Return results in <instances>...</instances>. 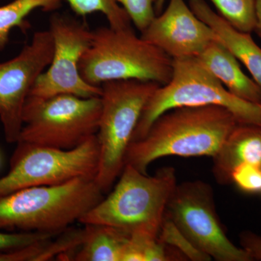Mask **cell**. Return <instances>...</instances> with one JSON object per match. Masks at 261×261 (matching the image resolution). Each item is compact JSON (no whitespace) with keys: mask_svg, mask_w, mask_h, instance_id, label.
<instances>
[{"mask_svg":"<svg viewBox=\"0 0 261 261\" xmlns=\"http://www.w3.org/2000/svg\"><path fill=\"white\" fill-rule=\"evenodd\" d=\"M255 13L256 22L253 32L256 33L261 39V0H255Z\"/></svg>","mask_w":261,"mask_h":261,"instance_id":"cb8c5ba5","label":"cell"},{"mask_svg":"<svg viewBox=\"0 0 261 261\" xmlns=\"http://www.w3.org/2000/svg\"><path fill=\"white\" fill-rule=\"evenodd\" d=\"M159 239L168 246L173 247L181 254L187 260H211L208 255L201 252L193 243L178 229L172 220L166 215L163 220Z\"/></svg>","mask_w":261,"mask_h":261,"instance_id":"d6986e66","label":"cell"},{"mask_svg":"<svg viewBox=\"0 0 261 261\" xmlns=\"http://www.w3.org/2000/svg\"><path fill=\"white\" fill-rule=\"evenodd\" d=\"M99 165L97 135L70 149L19 141L9 172L0 178V196L22 189L61 185L80 177H95Z\"/></svg>","mask_w":261,"mask_h":261,"instance_id":"ba28073f","label":"cell"},{"mask_svg":"<svg viewBox=\"0 0 261 261\" xmlns=\"http://www.w3.org/2000/svg\"><path fill=\"white\" fill-rule=\"evenodd\" d=\"M240 246L249 254L252 260H261V237L250 231L240 234Z\"/></svg>","mask_w":261,"mask_h":261,"instance_id":"603a6c76","label":"cell"},{"mask_svg":"<svg viewBox=\"0 0 261 261\" xmlns=\"http://www.w3.org/2000/svg\"><path fill=\"white\" fill-rule=\"evenodd\" d=\"M95 177L22 189L0 196V231L59 235L103 199Z\"/></svg>","mask_w":261,"mask_h":261,"instance_id":"7a4b0ae2","label":"cell"},{"mask_svg":"<svg viewBox=\"0 0 261 261\" xmlns=\"http://www.w3.org/2000/svg\"><path fill=\"white\" fill-rule=\"evenodd\" d=\"M166 215L201 252L218 261H252L228 238L220 221L210 185L202 181L176 185Z\"/></svg>","mask_w":261,"mask_h":261,"instance_id":"9c48e42d","label":"cell"},{"mask_svg":"<svg viewBox=\"0 0 261 261\" xmlns=\"http://www.w3.org/2000/svg\"><path fill=\"white\" fill-rule=\"evenodd\" d=\"M101 108L100 97H29L19 141L58 149L75 148L97 135Z\"/></svg>","mask_w":261,"mask_h":261,"instance_id":"52a82bcc","label":"cell"},{"mask_svg":"<svg viewBox=\"0 0 261 261\" xmlns=\"http://www.w3.org/2000/svg\"><path fill=\"white\" fill-rule=\"evenodd\" d=\"M116 187L79 222L106 225L130 234L159 237L168 201L177 181L172 167L161 168L154 176L125 165Z\"/></svg>","mask_w":261,"mask_h":261,"instance_id":"3957f363","label":"cell"},{"mask_svg":"<svg viewBox=\"0 0 261 261\" xmlns=\"http://www.w3.org/2000/svg\"><path fill=\"white\" fill-rule=\"evenodd\" d=\"M83 241L73 256L76 261H121L130 234L106 225H84Z\"/></svg>","mask_w":261,"mask_h":261,"instance_id":"2e32d148","label":"cell"},{"mask_svg":"<svg viewBox=\"0 0 261 261\" xmlns=\"http://www.w3.org/2000/svg\"><path fill=\"white\" fill-rule=\"evenodd\" d=\"M80 71L95 87L112 81L139 80L164 85L172 76L173 59L138 37L130 27H100L81 59Z\"/></svg>","mask_w":261,"mask_h":261,"instance_id":"277c9868","label":"cell"},{"mask_svg":"<svg viewBox=\"0 0 261 261\" xmlns=\"http://www.w3.org/2000/svg\"><path fill=\"white\" fill-rule=\"evenodd\" d=\"M63 0H13L0 6V51L9 42L10 34L15 28L28 27L27 19L34 10L56 12L62 6Z\"/></svg>","mask_w":261,"mask_h":261,"instance_id":"e0dca14e","label":"cell"},{"mask_svg":"<svg viewBox=\"0 0 261 261\" xmlns=\"http://www.w3.org/2000/svg\"><path fill=\"white\" fill-rule=\"evenodd\" d=\"M53 51L49 29L37 31L18 56L0 63V121L8 143L20 139L24 106L38 78L50 64Z\"/></svg>","mask_w":261,"mask_h":261,"instance_id":"8fae6325","label":"cell"},{"mask_svg":"<svg viewBox=\"0 0 261 261\" xmlns=\"http://www.w3.org/2000/svg\"><path fill=\"white\" fill-rule=\"evenodd\" d=\"M49 31L54 43L53 58L29 97L44 99L60 94L100 97L101 87L86 82L80 71L81 59L90 46L93 31L80 20L57 13L49 19Z\"/></svg>","mask_w":261,"mask_h":261,"instance_id":"30bf717a","label":"cell"},{"mask_svg":"<svg viewBox=\"0 0 261 261\" xmlns=\"http://www.w3.org/2000/svg\"><path fill=\"white\" fill-rule=\"evenodd\" d=\"M161 86L139 80L112 81L101 85L102 108L97 133L99 165L95 181L104 193L121 175L144 108Z\"/></svg>","mask_w":261,"mask_h":261,"instance_id":"8992f818","label":"cell"},{"mask_svg":"<svg viewBox=\"0 0 261 261\" xmlns=\"http://www.w3.org/2000/svg\"><path fill=\"white\" fill-rule=\"evenodd\" d=\"M212 159L214 178L221 185L231 183V173L239 166L261 168V127L239 123Z\"/></svg>","mask_w":261,"mask_h":261,"instance_id":"5bb4252c","label":"cell"},{"mask_svg":"<svg viewBox=\"0 0 261 261\" xmlns=\"http://www.w3.org/2000/svg\"><path fill=\"white\" fill-rule=\"evenodd\" d=\"M231 182L247 193L261 192V168L250 164L239 166L231 173Z\"/></svg>","mask_w":261,"mask_h":261,"instance_id":"44dd1931","label":"cell"},{"mask_svg":"<svg viewBox=\"0 0 261 261\" xmlns=\"http://www.w3.org/2000/svg\"><path fill=\"white\" fill-rule=\"evenodd\" d=\"M141 37L172 59L195 58L218 39L213 29L200 20L185 0H169L167 8L156 15Z\"/></svg>","mask_w":261,"mask_h":261,"instance_id":"7c38bea8","label":"cell"},{"mask_svg":"<svg viewBox=\"0 0 261 261\" xmlns=\"http://www.w3.org/2000/svg\"><path fill=\"white\" fill-rule=\"evenodd\" d=\"M56 234L40 232L4 233L0 231V252L13 250L55 238Z\"/></svg>","mask_w":261,"mask_h":261,"instance_id":"7402d4cb","label":"cell"},{"mask_svg":"<svg viewBox=\"0 0 261 261\" xmlns=\"http://www.w3.org/2000/svg\"><path fill=\"white\" fill-rule=\"evenodd\" d=\"M219 14L240 32L251 33L256 22L255 0H210Z\"/></svg>","mask_w":261,"mask_h":261,"instance_id":"ac0fdd59","label":"cell"},{"mask_svg":"<svg viewBox=\"0 0 261 261\" xmlns=\"http://www.w3.org/2000/svg\"><path fill=\"white\" fill-rule=\"evenodd\" d=\"M189 5L194 13L213 29L220 42L246 67L261 89V48L254 42L250 33L233 28L205 0H190Z\"/></svg>","mask_w":261,"mask_h":261,"instance_id":"4fadbf2b","label":"cell"},{"mask_svg":"<svg viewBox=\"0 0 261 261\" xmlns=\"http://www.w3.org/2000/svg\"><path fill=\"white\" fill-rule=\"evenodd\" d=\"M228 92L244 100L261 104V89L242 70L240 63L219 39L195 57Z\"/></svg>","mask_w":261,"mask_h":261,"instance_id":"9a60e30c","label":"cell"},{"mask_svg":"<svg viewBox=\"0 0 261 261\" xmlns=\"http://www.w3.org/2000/svg\"><path fill=\"white\" fill-rule=\"evenodd\" d=\"M239 123L221 106L175 108L159 116L145 137L130 142L125 165L147 173L151 163L166 156L213 158Z\"/></svg>","mask_w":261,"mask_h":261,"instance_id":"6da1fadb","label":"cell"},{"mask_svg":"<svg viewBox=\"0 0 261 261\" xmlns=\"http://www.w3.org/2000/svg\"><path fill=\"white\" fill-rule=\"evenodd\" d=\"M126 12L130 21L141 33L155 18V6L159 0H115Z\"/></svg>","mask_w":261,"mask_h":261,"instance_id":"ffe728a7","label":"cell"},{"mask_svg":"<svg viewBox=\"0 0 261 261\" xmlns=\"http://www.w3.org/2000/svg\"><path fill=\"white\" fill-rule=\"evenodd\" d=\"M165 2H166V0H159V3H158L157 5L155 6L156 15H159L160 13H162Z\"/></svg>","mask_w":261,"mask_h":261,"instance_id":"d4e9b609","label":"cell"},{"mask_svg":"<svg viewBox=\"0 0 261 261\" xmlns=\"http://www.w3.org/2000/svg\"><path fill=\"white\" fill-rule=\"evenodd\" d=\"M217 106L227 109L240 123L261 127V104L240 99L228 92L196 58L173 60L172 76L149 98L134 133L145 137L153 122L175 108Z\"/></svg>","mask_w":261,"mask_h":261,"instance_id":"5b68a950","label":"cell"}]
</instances>
